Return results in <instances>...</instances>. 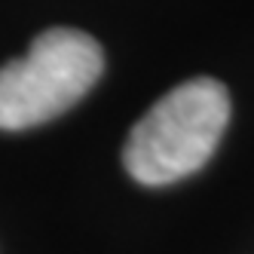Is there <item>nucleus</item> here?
Returning <instances> with one entry per match:
<instances>
[{"label": "nucleus", "mask_w": 254, "mask_h": 254, "mask_svg": "<svg viewBox=\"0 0 254 254\" xmlns=\"http://www.w3.org/2000/svg\"><path fill=\"white\" fill-rule=\"evenodd\" d=\"M104 70L101 43L77 28L37 34L22 59L0 67V129L25 132L70 111Z\"/></svg>", "instance_id": "nucleus-2"}, {"label": "nucleus", "mask_w": 254, "mask_h": 254, "mask_svg": "<svg viewBox=\"0 0 254 254\" xmlns=\"http://www.w3.org/2000/svg\"><path fill=\"white\" fill-rule=\"evenodd\" d=\"M230 123V92L196 77L162 95L126 138L123 166L138 184L166 187L190 178L211 159Z\"/></svg>", "instance_id": "nucleus-1"}]
</instances>
